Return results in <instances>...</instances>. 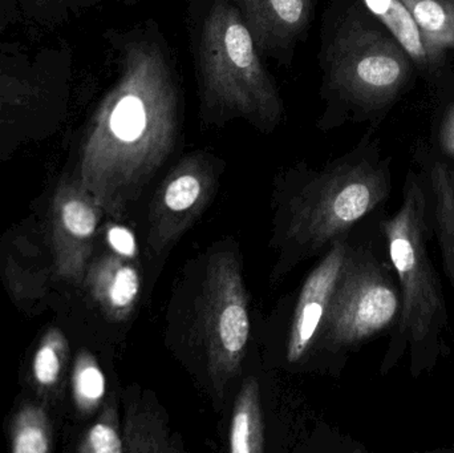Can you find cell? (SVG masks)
Wrapping results in <instances>:
<instances>
[{"label":"cell","instance_id":"cell-4","mask_svg":"<svg viewBox=\"0 0 454 453\" xmlns=\"http://www.w3.org/2000/svg\"><path fill=\"white\" fill-rule=\"evenodd\" d=\"M391 191L389 159L370 151L339 162L294 202L290 238L311 249L338 241L355 223L380 209Z\"/></svg>","mask_w":454,"mask_h":453},{"label":"cell","instance_id":"cell-20","mask_svg":"<svg viewBox=\"0 0 454 453\" xmlns=\"http://www.w3.org/2000/svg\"><path fill=\"white\" fill-rule=\"evenodd\" d=\"M67 356L68 342L66 335L56 327H51L43 337L32 362V377L37 387L50 390L58 385Z\"/></svg>","mask_w":454,"mask_h":453},{"label":"cell","instance_id":"cell-1","mask_svg":"<svg viewBox=\"0 0 454 453\" xmlns=\"http://www.w3.org/2000/svg\"><path fill=\"white\" fill-rule=\"evenodd\" d=\"M177 128V92L164 55L152 43H130L80 159L77 178L103 212L124 215L172 153Z\"/></svg>","mask_w":454,"mask_h":453},{"label":"cell","instance_id":"cell-11","mask_svg":"<svg viewBox=\"0 0 454 453\" xmlns=\"http://www.w3.org/2000/svg\"><path fill=\"white\" fill-rule=\"evenodd\" d=\"M88 290L111 321H125L135 310L140 297L141 279L137 269L119 255H103L88 266Z\"/></svg>","mask_w":454,"mask_h":453},{"label":"cell","instance_id":"cell-5","mask_svg":"<svg viewBox=\"0 0 454 453\" xmlns=\"http://www.w3.org/2000/svg\"><path fill=\"white\" fill-rule=\"evenodd\" d=\"M373 21L360 16L346 19L327 56L331 87L367 112L389 108L415 76L410 56L378 20Z\"/></svg>","mask_w":454,"mask_h":453},{"label":"cell","instance_id":"cell-26","mask_svg":"<svg viewBox=\"0 0 454 453\" xmlns=\"http://www.w3.org/2000/svg\"><path fill=\"white\" fill-rule=\"evenodd\" d=\"M0 23H2V19H0Z\"/></svg>","mask_w":454,"mask_h":453},{"label":"cell","instance_id":"cell-24","mask_svg":"<svg viewBox=\"0 0 454 453\" xmlns=\"http://www.w3.org/2000/svg\"><path fill=\"white\" fill-rule=\"evenodd\" d=\"M439 148L447 159L454 161V104L447 109L440 124Z\"/></svg>","mask_w":454,"mask_h":453},{"label":"cell","instance_id":"cell-13","mask_svg":"<svg viewBox=\"0 0 454 453\" xmlns=\"http://www.w3.org/2000/svg\"><path fill=\"white\" fill-rule=\"evenodd\" d=\"M431 202L432 228L442 253V266L454 290V168L428 153L419 156Z\"/></svg>","mask_w":454,"mask_h":453},{"label":"cell","instance_id":"cell-12","mask_svg":"<svg viewBox=\"0 0 454 453\" xmlns=\"http://www.w3.org/2000/svg\"><path fill=\"white\" fill-rule=\"evenodd\" d=\"M239 12L258 47L287 44L309 23V0H238Z\"/></svg>","mask_w":454,"mask_h":453},{"label":"cell","instance_id":"cell-19","mask_svg":"<svg viewBox=\"0 0 454 453\" xmlns=\"http://www.w3.org/2000/svg\"><path fill=\"white\" fill-rule=\"evenodd\" d=\"M13 453H47L51 449V426L42 407L28 404L15 417L11 433Z\"/></svg>","mask_w":454,"mask_h":453},{"label":"cell","instance_id":"cell-8","mask_svg":"<svg viewBox=\"0 0 454 453\" xmlns=\"http://www.w3.org/2000/svg\"><path fill=\"white\" fill-rule=\"evenodd\" d=\"M212 165L202 156L186 157L167 176L152 202L148 242L156 252L177 241L204 212L215 191Z\"/></svg>","mask_w":454,"mask_h":453},{"label":"cell","instance_id":"cell-22","mask_svg":"<svg viewBox=\"0 0 454 453\" xmlns=\"http://www.w3.org/2000/svg\"><path fill=\"white\" fill-rule=\"evenodd\" d=\"M82 453L124 452L122 436L120 435L119 418L114 406H106L96 425L90 427L79 446Z\"/></svg>","mask_w":454,"mask_h":453},{"label":"cell","instance_id":"cell-2","mask_svg":"<svg viewBox=\"0 0 454 453\" xmlns=\"http://www.w3.org/2000/svg\"><path fill=\"white\" fill-rule=\"evenodd\" d=\"M380 233L400 289L399 321L381 372L394 370L408 354L411 377L419 379L450 354L447 300L429 252L434 228L423 176L408 172L402 204L394 215L380 221Z\"/></svg>","mask_w":454,"mask_h":453},{"label":"cell","instance_id":"cell-9","mask_svg":"<svg viewBox=\"0 0 454 453\" xmlns=\"http://www.w3.org/2000/svg\"><path fill=\"white\" fill-rule=\"evenodd\" d=\"M103 210L79 178H64L52 202V247L59 277L82 281Z\"/></svg>","mask_w":454,"mask_h":453},{"label":"cell","instance_id":"cell-7","mask_svg":"<svg viewBox=\"0 0 454 453\" xmlns=\"http://www.w3.org/2000/svg\"><path fill=\"white\" fill-rule=\"evenodd\" d=\"M197 340L215 390L239 374L250 337L248 300L237 258L215 254L207 266L197 319Z\"/></svg>","mask_w":454,"mask_h":453},{"label":"cell","instance_id":"cell-3","mask_svg":"<svg viewBox=\"0 0 454 453\" xmlns=\"http://www.w3.org/2000/svg\"><path fill=\"white\" fill-rule=\"evenodd\" d=\"M200 68L207 103L256 124L279 121L282 101L259 59L250 29L229 3H215L205 20Z\"/></svg>","mask_w":454,"mask_h":453},{"label":"cell","instance_id":"cell-25","mask_svg":"<svg viewBox=\"0 0 454 453\" xmlns=\"http://www.w3.org/2000/svg\"><path fill=\"white\" fill-rule=\"evenodd\" d=\"M35 2L42 3V2H48V0H35Z\"/></svg>","mask_w":454,"mask_h":453},{"label":"cell","instance_id":"cell-14","mask_svg":"<svg viewBox=\"0 0 454 453\" xmlns=\"http://www.w3.org/2000/svg\"><path fill=\"white\" fill-rule=\"evenodd\" d=\"M50 85L31 66H19L0 56V130L29 119L35 109L42 108L50 95Z\"/></svg>","mask_w":454,"mask_h":453},{"label":"cell","instance_id":"cell-16","mask_svg":"<svg viewBox=\"0 0 454 453\" xmlns=\"http://www.w3.org/2000/svg\"><path fill=\"white\" fill-rule=\"evenodd\" d=\"M412 13L436 66L454 52V0H403Z\"/></svg>","mask_w":454,"mask_h":453},{"label":"cell","instance_id":"cell-17","mask_svg":"<svg viewBox=\"0 0 454 453\" xmlns=\"http://www.w3.org/2000/svg\"><path fill=\"white\" fill-rule=\"evenodd\" d=\"M230 452L262 453L264 451V428L261 394L255 378H248L240 388L234 404L230 426Z\"/></svg>","mask_w":454,"mask_h":453},{"label":"cell","instance_id":"cell-23","mask_svg":"<svg viewBox=\"0 0 454 453\" xmlns=\"http://www.w3.org/2000/svg\"><path fill=\"white\" fill-rule=\"evenodd\" d=\"M109 246L121 257L132 258L137 253L135 236L124 226L114 225L106 231Z\"/></svg>","mask_w":454,"mask_h":453},{"label":"cell","instance_id":"cell-10","mask_svg":"<svg viewBox=\"0 0 454 453\" xmlns=\"http://www.w3.org/2000/svg\"><path fill=\"white\" fill-rule=\"evenodd\" d=\"M348 249L344 237L338 239L304 282L288 337L287 358L291 363L306 355L319 334Z\"/></svg>","mask_w":454,"mask_h":453},{"label":"cell","instance_id":"cell-18","mask_svg":"<svg viewBox=\"0 0 454 453\" xmlns=\"http://www.w3.org/2000/svg\"><path fill=\"white\" fill-rule=\"evenodd\" d=\"M124 452H175L164 420L151 410L130 409L122 433Z\"/></svg>","mask_w":454,"mask_h":453},{"label":"cell","instance_id":"cell-15","mask_svg":"<svg viewBox=\"0 0 454 453\" xmlns=\"http://www.w3.org/2000/svg\"><path fill=\"white\" fill-rule=\"evenodd\" d=\"M371 16L376 19L395 42L405 51L411 60L423 71L434 74L439 69L429 55L426 40L411 11L403 0H360Z\"/></svg>","mask_w":454,"mask_h":453},{"label":"cell","instance_id":"cell-6","mask_svg":"<svg viewBox=\"0 0 454 453\" xmlns=\"http://www.w3.org/2000/svg\"><path fill=\"white\" fill-rule=\"evenodd\" d=\"M400 316V289L388 255L349 246L320 335L333 351L349 350L392 332Z\"/></svg>","mask_w":454,"mask_h":453},{"label":"cell","instance_id":"cell-21","mask_svg":"<svg viewBox=\"0 0 454 453\" xmlns=\"http://www.w3.org/2000/svg\"><path fill=\"white\" fill-rule=\"evenodd\" d=\"M72 395L79 411L90 414L106 395V377L90 354L77 356L72 374Z\"/></svg>","mask_w":454,"mask_h":453}]
</instances>
